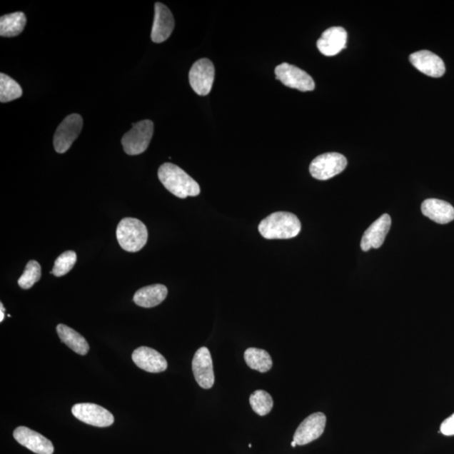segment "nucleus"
Here are the masks:
<instances>
[{
	"instance_id": "obj_1",
	"label": "nucleus",
	"mask_w": 454,
	"mask_h": 454,
	"mask_svg": "<svg viewBox=\"0 0 454 454\" xmlns=\"http://www.w3.org/2000/svg\"><path fill=\"white\" fill-rule=\"evenodd\" d=\"M158 178L173 196L181 198L200 195L198 183L177 165L164 163L158 169Z\"/></svg>"
},
{
	"instance_id": "obj_2",
	"label": "nucleus",
	"mask_w": 454,
	"mask_h": 454,
	"mask_svg": "<svg viewBox=\"0 0 454 454\" xmlns=\"http://www.w3.org/2000/svg\"><path fill=\"white\" fill-rule=\"evenodd\" d=\"M301 224L298 217L291 212L272 213L258 226V231L266 239H291L299 235Z\"/></svg>"
},
{
	"instance_id": "obj_3",
	"label": "nucleus",
	"mask_w": 454,
	"mask_h": 454,
	"mask_svg": "<svg viewBox=\"0 0 454 454\" xmlns=\"http://www.w3.org/2000/svg\"><path fill=\"white\" fill-rule=\"evenodd\" d=\"M116 238L121 247L126 252L136 253L143 249L148 242V229L138 219L124 218L118 224Z\"/></svg>"
},
{
	"instance_id": "obj_4",
	"label": "nucleus",
	"mask_w": 454,
	"mask_h": 454,
	"mask_svg": "<svg viewBox=\"0 0 454 454\" xmlns=\"http://www.w3.org/2000/svg\"><path fill=\"white\" fill-rule=\"evenodd\" d=\"M154 125L150 120L136 123L123 136L121 143L125 153L134 156L144 153L148 149L153 136Z\"/></svg>"
},
{
	"instance_id": "obj_5",
	"label": "nucleus",
	"mask_w": 454,
	"mask_h": 454,
	"mask_svg": "<svg viewBox=\"0 0 454 454\" xmlns=\"http://www.w3.org/2000/svg\"><path fill=\"white\" fill-rule=\"evenodd\" d=\"M348 164L343 154L328 153L318 156L310 165L311 176L318 181H328L343 171Z\"/></svg>"
},
{
	"instance_id": "obj_6",
	"label": "nucleus",
	"mask_w": 454,
	"mask_h": 454,
	"mask_svg": "<svg viewBox=\"0 0 454 454\" xmlns=\"http://www.w3.org/2000/svg\"><path fill=\"white\" fill-rule=\"evenodd\" d=\"M83 124V118L78 113L65 118L54 135V145L56 153H65L71 148L81 132Z\"/></svg>"
},
{
	"instance_id": "obj_7",
	"label": "nucleus",
	"mask_w": 454,
	"mask_h": 454,
	"mask_svg": "<svg viewBox=\"0 0 454 454\" xmlns=\"http://www.w3.org/2000/svg\"><path fill=\"white\" fill-rule=\"evenodd\" d=\"M188 79L193 91L201 96H207L215 80L214 64L208 59L198 60L189 71Z\"/></svg>"
},
{
	"instance_id": "obj_8",
	"label": "nucleus",
	"mask_w": 454,
	"mask_h": 454,
	"mask_svg": "<svg viewBox=\"0 0 454 454\" xmlns=\"http://www.w3.org/2000/svg\"><path fill=\"white\" fill-rule=\"evenodd\" d=\"M276 79L285 84L286 86L296 89L302 92L314 91L316 84L311 76L294 65L283 63L277 66L276 71Z\"/></svg>"
},
{
	"instance_id": "obj_9",
	"label": "nucleus",
	"mask_w": 454,
	"mask_h": 454,
	"mask_svg": "<svg viewBox=\"0 0 454 454\" xmlns=\"http://www.w3.org/2000/svg\"><path fill=\"white\" fill-rule=\"evenodd\" d=\"M72 413L81 422L98 428L110 427L115 420L110 411L92 403L75 405L73 406Z\"/></svg>"
},
{
	"instance_id": "obj_10",
	"label": "nucleus",
	"mask_w": 454,
	"mask_h": 454,
	"mask_svg": "<svg viewBox=\"0 0 454 454\" xmlns=\"http://www.w3.org/2000/svg\"><path fill=\"white\" fill-rule=\"evenodd\" d=\"M192 370L198 385L209 390L214 385L215 375L209 349L202 347L197 350L192 361Z\"/></svg>"
},
{
	"instance_id": "obj_11",
	"label": "nucleus",
	"mask_w": 454,
	"mask_h": 454,
	"mask_svg": "<svg viewBox=\"0 0 454 454\" xmlns=\"http://www.w3.org/2000/svg\"><path fill=\"white\" fill-rule=\"evenodd\" d=\"M326 418L323 413H316L306 418L298 427L294 434L297 445H306L318 439L324 433Z\"/></svg>"
},
{
	"instance_id": "obj_12",
	"label": "nucleus",
	"mask_w": 454,
	"mask_h": 454,
	"mask_svg": "<svg viewBox=\"0 0 454 454\" xmlns=\"http://www.w3.org/2000/svg\"><path fill=\"white\" fill-rule=\"evenodd\" d=\"M154 21L151 29V41L162 44L168 39L174 29V19L169 9L162 3H156Z\"/></svg>"
},
{
	"instance_id": "obj_13",
	"label": "nucleus",
	"mask_w": 454,
	"mask_h": 454,
	"mask_svg": "<svg viewBox=\"0 0 454 454\" xmlns=\"http://www.w3.org/2000/svg\"><path fill=\"white\" fill-rule=\"evenodd\" d=\"M409 59L416 69L430 77L440 78L445 74L446 68L443 61L432 51H416L410 56Z\"/></svg>"
},
{
	"instance_id": "obj_14",
	"label": "nucleus",
	"mask_w": 454,
	"mask_h": 454,
	"mask_svg": "<svg viewBox=\"0 0 454 454\" xmlns=\"http://www.w3.org/2000/svg\"><path fill=\"white\" fill-rule=\"evenodd\" d=\"M14 438L22 446L37 454H53L54 447L50 440L33 430L19 427L14 432Z\"/></svg>"
},
{
	"instance_id": "obj_15",
	"label": "nucleus",
	"mask_w": 454,
	"mask_h": 454,
	"mask_svg": "<svg viewBox=\"0 0 454 454\" xmlns=\"http://www.w3.org/2000/svg\"><path fill=\"white\" fill-rule=\"evenodd\" d=\"M390 226V216L388 214L381 216L364 233L361 240V249L367 252L371 248H380L385 242Z\"/></svg>"
},
{
	"instance_id": "obj_16",
	"label": "nucleus",
	"mask_w": 454,
	"mask_h": 454,
	"mask_svg": "<svg viewBox=\"0 0 454 454\" xmlns=\"http://www.w3.org/2000/svg\"><path fill=\"white\" fill-rule=\"evenodd\" d=\"M132 360L137 367L146 372L161 373L167 370L166 359L153 348L141 347L132 353Z\"/></svg>"
},
{
	"instance_id": "obj_17",
	"label": "nucleus",
	"mask_w": 454,
	"mask_h": 454,
	"mask_svg": "<svg viewBox=\"0 0 454 454\" xmlns=\"http://www.w3.org/2000/svg\"><path fill=\"white\" fill-rule=\"evenodd\" d=\"M348 33L343 27H331L326 30L318 41L321 54L328 56L337 55L346 47Z\"/></svg>"
},
{
	"instance_id": "obj_18",
	"label": "nucleus",
	"mask_w": 454,
	"mask_h": 454,
	"mask_svg": "<svg viewBox=\"0 0 454 454\" xmlns=\"http://www.w3.org/2000/svg\"><path fill=\"white\" fill-rule=\"evenodd\" d=\"M422 212L438 224H448L454 220V208L446 201L428 198L422 204Z\"/></svg>"
},
{
	"instance_id": "obj_19",
	"label": "nucleus",
	"mask_w": 454,
	"mask_h": 454,
	"mask_svg": "<svg viewBox=\"0 0 454 454\" xmlns=\"http://www.w3.org/2000/svg\"><path fill=\"white\" fill-rule=\"evenodd\" d=\"M168 296V288L163 285H153L140 288L133 301L137 306L151 308L161 304Z\"/></svg>"
},
{
	"instance_id": "obj_20",
	"label": "nucleus",
	"mask_w": 454,
	"mask_h": 454,
	"mask_svg": "<svg viewBox=\"0 0 454 454\" xmlns=\"http://www.w3.org/2000/svg\"><path fill=\"white\" fill-rule=\"evenodd\" d=\"M56 332L64 343L80 355H86L89 352V343L82 335H80L75 330L69 326L59 324L56 326Z\"/></svg>"
},
{
	"instance_id": "obj_21",
	"label": "nucleus",
	"mask_w": 454,
	"mask_h": 454,
	"mask_svg": "<svg viewBox=\"0 0 454 454\" xmlns=\"http://www.w3.org/2000/svg\"><path fill=\"white\" fill-rule=\"evenodd\" d=\"M26 24V17L23 12L9 14L0 18V36L14 37L20 35Z\"/></svg>"
},
{
	"instance_id": "obj_22",
	"label": "nucleus",
	"mask_w": 454,
	"mask_h": 454,
	"mask_svg": "<svg viewBox=\"0 0 454 454\" xmlns=\"http://www.w3.org/2000/svg\"><path fill=\"white\" fill-rule=\"evenodd\" d=\"M244 359L249 368L260 373L268 372L273 366L271 355L263 349L248 348L244 353Z\"/></svg>"
},
{
	"instance_id": "obj_23",
	"label": "nucleus",
	"mask_w": 454,
	"mask_h": 454,
	"mask_svg": "<svg viewBox=\"0 0 454 454\" xmlns=\"http://www.w3.org/2000/svg\"><path fill=\"white\" fill-rule=\"evenodd\" d=\"M22 94V89L16 80L3 73L0 74V101L7 103L15 101L21 98Z\"/></svg>"
},
{
	"instance_id": "obj_24",
	"label": "nucleus",
	"mask_w": 454,
	"mask_h": 454,
	"mask_svg": "<svg viewBox=\"0 0 454 454\" xmlns=\"http://www.w3.org/2000/svg\"><path fill=\"white\" fill-rule=\"evenodd\" d=\"M250 405L258 415L264 416L271 413L273 408L272 396L267 391L258 390L250 396Z\"/></svg>"
},
{
	"instance_id": "obj_25",
	"label": "nucleus",
	"mask_w": 454,
	"mask_h": 454,
	"mask_svg": "<svg viewBox=\"0 0 454 454\" xmlns=\"http://www.w3.org/2000/svg\"><path fill=\"white\" fill-rule=\"evenodd\" d=\"M41 276V268L39 263L35 260H31L26 264L25 271L19 278L18 283L24 290L31 288L36 283L40 281Z\"/></svg>"
},
{
	"instance_id": "obj_26",
	"label": "nucleus",
	"mask_w": 454,
	"mask_h": 454,
	"mask_svg": "<svg viewBox=\"0 0 454 454\" xmlns=\"http://www.w3.org/2000/svg\"><path fill=\"white\" fill-rule=\"evenodd\" d=\"M76 262H77V254L74 251H67L56 259L51 273L56 277L64 276L72 271Z\"/></svg>"
},
{
	"instance_id": "obj_27",
	"label": "nucleus",
	"mask_w": 454,
	"mask_h": 454,
	"mask_svg": "<svg viewBox=\"0 0 454 454\" xmlns=\"http://www.w3.org/2000/svg\"><path fill=\"white\" fill-rule=\"evenodd\" d=\"M445 436H454V413L443 420L440 427V432Z\"/></svg>"
},
{
	"instance_id": "obj_28",
	"label": "nucleus",
	"mask_w": 454,
	"mask_h": 454,
	"mask_svg": "<svg viewBox=\"0 0 454 454\" xmlns=\"http://www.w3.org/2000/svg\"><path fill=\"white\" fill-rule=\"evenodd\" d=\"M4 311H6V309L4 308V306L1 303V304H0V321H1V323L4 319Z\"/></svg>"
},
{
	"instance_id": "obj_29",
	"label": "nucleus",
	"mask_w": 454,
	"mask_h": 454,
	"mask_svg": "<svg viewBox=\"0 0 454 454\" xmlns=\"http://www.w3.org/2000/svg\"><path fill=\"white\" fill-rule=\"evenodd\" d=\"M296 445H297V443H296L295 441H293V442L291 443V446H292L293 448H296Z\"/></svg>"
}]
</instances>
